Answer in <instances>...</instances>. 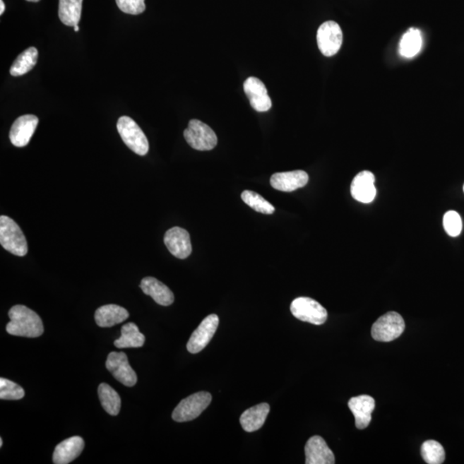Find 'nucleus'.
Here are the masks:
<instances>
[{"label": "nucleus", "mask_w": 464, "mask_h": 464, "mask_svg": "<svg viewBox=\"0 0 464 464\" xmlns=\"http://www.w3.org/2000/svg\"><path fill=\"white\" fill-rule=\"evenodd\" d=\"M38 123L39 119L33 114H25L18 117L10 130L11 144L17 148H25L32 138Z\"/></svg>", "instance_id": "f8f14e48"}, {"label": "nucleus", "mask_w": 464, "mask_h": 464, "mask_svg": "<svg viewBox=\"0 0 464 464\" xmlns=\"http://www.w3.org/2000/svg\"><path fill=\"white\" fill-rule=\"evenodd\" d=\"M422 46V37L420 31L411 28L403 35L400 42L399 52L403 57L412 58L419 54Z\"/></svg>", "instance_id": "393cba45"}, {"label": "nucleus", "mask_w": 464, "mask_h": 464, "mask_svg": "<svg viewBox=\"0 0 464 464\" xmlns=\"http://www.w3.org/2000/svg\"><path fill=\"white\" fill-rule=\"evenodd\" d=\"M0 244L6 251L18 256L28 253L25 234L16 222L7 216L0 217Z\"/></svg>", "instance_id": "f03ea898"}, {"label": "nucleus", "mask_w": 464, "mask_h": 464, "mask_svg": "<svg viewBox=\"0 0 464 464\" xmlns=\"http://www.w3.org/2000/svg\"><path fill=\"white\" fill-rule=\"evenodd\" d=\"M119 9L130 15H138L145 10V0H116Z\"/></svg>", "instance_id": "7c9ffc66"}, {"label": "nucleus", "mask_w": 464, "mask_h": 464, "mask_svg": "<svg viewBox=\"0 0 464 464\" xmlns=\"http://www.w3.org/2000/svg\"><path fill=\"white\" fill-rule=\"evenodd\" d=\"M220 319L215 314L209 315L202 321L193 333L187 344L188 351L191 354H198L208 346L219 327Z\"/></svg>", "instance_id": "9d476101"}, {"label": "nucleus", "mask_w": 464, "mask_h": 464, "mask_svg": "<svg viewBox=\"0 0 464 464\" xmlns=\"http://www.w3.org/2000/svg\"><path fill=\"white\" fill-rule=\"evenodd\" d=\"M422 456L428 464H441L445 461L446 452L441 444L435 440H427L422 446Z\"/></svg>", "instance_id": "cd10ccee"}, {"label": "nucleus", "mask_w": 464, "mask_h": 464, "mask_svg": "<svg viewBox=\"0 0 464 464\" xmlns=\"http://www.w3.org/2000/svg\"><path fill=\"white\" fill-rule=\"evenodd\" d=\"M141 288L145 295L152 297L155 302L162 307H169L174 302L172 290L153 277H145L142 280Z\"/></svg>", "instance_id": "6ab92c4d"}, {"label": "nucleus", "mask_w": 464, "mask_h": 464, "mask_svg": "<svg viewBox=\"0 0 464 464\" xmlns=\"http://www.w3.org/2000/svg\"><path fill=\"white\" fill-rule=\"evenodd\" d=\"M6 6L3 0H0V15H3L5 13Z\"/></svg>", "instance_id": "2f4dec72"}, {"label": "nucleus", "mask_w": 464, "mask_h": 464, "mask_svg": "<svg viewBox=\"0 0 464 464\" xmlns=\"http://www.w3.org/2000/svg\"><path fill=\"white\" fill-rule=\"evenodd\" d=\"M25 395V390L18 383L6 379H0V399L20 400Z\"/></svg>", "instance_id": "c85d7f7f"}, {"label": "nucleus", "mask_w": 464, "mask_h": 464, "mask_svg": "<svg viewBox=\"0 0 464 464\" xmlns=\"http://www.w3.org/2000/svg\"><path fill=\"white\" fill-rule=\"evenodd\" d=\"M244 90L252 108L257 112H267L271 109V98L268 96V90L263 82L259 78L249 77L246 79Z\"/></svg>", "instance_id": "9b49d317"}, {"label": "nucleus", "mask_w": 464, "mask_h": 464, "mask_svg": "<svg viewBox=\"0 0 464 464\" xmlns=\"http://www.w3.org/2000/svg\"><path fill=\"white\" fill-rule=\"evenodd\" d=\"M348 407L355 415V425L359 429H364L371 422V412L375 408V400L370 395H359L348 402Z\"/></svg>", "instance_id": "f3484780"}, {"label": "nucleus", "mask_w": 464, "mask_h": 464, "mask_svg": "<svg viewBox=\"0 0 464 464\" xmlns=\"http://www.w3.org/2000/svg\"><path fill=\"white\" fill-rule=\"evenodd\" d=\"M98 396L102 406L109 415L116 416L121 407L120 395L109 384L101 383L98 387Z\"/></svg>", "instance_id": "a878e982"}, {"label": "nucleus", "mask_w": 464, "mask_h": 464, "mask_svg": "<svg viewBox=\"0 0 464 464\" xmlns=\"http://www.w3.org/2000/svg\"><path fill=\"white\" fill-rule=\"evenodd\" d=\"M241 198L245 204L255 210L256 212L263 214H273L275 211V206L270 202L265 200L259 194L251 191V190H245L242 193Z\"/></svg>", "instance_id": "bb28decb"}, {"label": "nucleus", "mask_w": 464, "mask_h": 464, "mask_svg": "<svg viewBox=\"0 0 464 464\" xmlns=\"http://www.w3.org/2000/svg\"><path fill=\"white\" fill-rule=\"evenodd\" d=\"M165 244L169 251L179 259H186L192 253L191 240L185 229L173 227L166 232Z\"/></svg>", "instance_id": "ddd939ff"}, {"label": "nucleus", "mask_w": 464, "mask_h": 464, "mask_svg": "<svg viewBox=\"0 0 464 464\" xmlns=\"http://www.w3.org/2000/svg\"><path fill=\"white\" fill-rule=\"evenodd\" d=\"M184 138L194 150H211L218 144L215 132L206 123L199 120H191L184 131Z\"/></svg>", "instance_id": "423d86ee"}, {"label": "nucleus", "mask_w": 464, "mask_h": 464, "mask_svg": "<svg viewBox=\"0 0 464 464\" xmlns=\"http://www.w3.org/2000/svg\"><path fill=\"white\" fill-rule=\"evenodd\" d=\"M9 317L10 322L6 325L8 334L37 338L44 332L41 317L25 305H15L10 309Z\"/></svg>", "instance_id": "f257e3e1"}, {"label": "nucleus", "mask_w": 464, "mask_h": 464, "mask_svg": "<svg viewBox=\"0 0 464 464\" xmlns=\"http://www.w3.org/2000/svg\"><path fill=\"white\" fill-rule=\"evenodd\" d=\"M26 1L34 2V3H35V2H39L40 0H26Z\"/></svg>", "instance_id": "72a5a7b5"}, {"label": "nucleus", "mask_w": 464, "mask_h": 464, "mask_svg": "<svg viewBox=\"0 0 464 464\" xmlns=\"http://www.w3.org/2000/svg\"><path fill=\"white\" fill-rule=\"evenodd\" d=\"M145 342V335L138 331L136 324L129 323L123 325L120 338L114 340L117 348L141 347Z\"/></svg>", "instance_id": "5701e85b"}, {"label": "nucleus", "mask_w": 464, "mask_h": 464, "mask_svg": "<svg viewBox=\"0 0 464 464\" xmlns=\"http://www.w3.org/2000/svg\"><path fill=\"white\" fill-rule=\"evenodd\" d=\"M291 312L297 319L315 325H322L328 319L326 309L311 297H301L293 300Z\"/></svg>", "instance_id": "0eeeda50"}, {"label": "nucleus", "mask_w": 464, "mask_h": 464, "mask_svg": "<svg viewBox=\"0 0 464 464\" xmlns=\"http://www.w3.org/2000/svg\"><path fill=\"white\" fill-rule=\"evenodd\" d=\"M83 0H59V18L66 26L78 25L81 18Z\"/></svg>", "instance_id": "4be33fe9"}, {"label": "nucleus", "mask_w": 464, "mask_h": 464, "mask_svg": "<svg viewBox=\"0 0 464 464\" xmlns=\"http://www.w3.org/2000/svg\"><path fill=\"white\" fill-rule=\"evenodd\" d=\"M463 191H464V186H463Z\"/></svg>", "instance_id": "c9c22d12"}, {"label": "nucleus", "mask_w": 464, "mask_h": 464, "mask_svg": "<svg viewBox=\"0 0 464 464\" xmlns=\"http://www.w3.org/2000/svg\"><path fill=\"white\" fill-rule=\"evenodd\" d=\"M443 224L448 235L451 237H458L462 232V219L457 212H447L444 216Z\"/></svg>", "instance_id": "c756f323"}, {"label": "nucleus", "mask_w": 464, "mask_h": 464, "mask_svg": "<svg viewBox=\"0 0 464 464\" xmlns=\"http://www.w3.org/2000/svg\"><path fill=\"white\" fill-rule=\"evenodd\" d=\"M351 194L361 203L368 204L374 201L376 194L374 173L364 170L357 174L352 182Z\"/></svg>", "instance_id": "4468645a"}, {"label": "nucleus", "mask_w": 464, "mask_h": 464, "mask_svg": "<svg viewBox=\"0 0 464 464\" xmlns=\"http://www.w3.org/2000/svg\"><path fill=\"white\" fill-rule=\"evenodd\" d=\"M316 41L324 56H334L343 45V30L338 23L334 21L325 22L317 30Z\"/></svg>", "instance_id": "6e6552de"}, {"label": "nucleus", "mask_w": 464, "mask_h": 464, "mask_svg": "<svg viewBox=\"0 0 464 464\" xmlns=\"http://www.w3.org/2000/svg\"><path fill=\"white\" fill-rule=\"evenodd\" d=\"M405 331V322L398 312L386 313L376 321L371 328V335L375 340L390 343L398 339Z\"/></svg>", "instance_id": "39448f33"}, {"label": "nucleus", "mask_w": 464, "mask_h": 464, "mask_svg": "<svg viewBox=\"0 0 464 464\" xmlns=\"http://www.w3.org/2000/svg\"><path fill=\"white\" fill-rule=\"evenodd\" d=\"M85 441L79 436L66 439L55 447L53 462L55 464H67L81 456L84 450Z\"/></svg>", "instance_id": "a211bd4d"}, {"label": "nucleus", "mask_w": 464, "mask_h": 464, "mask_svg": "<svg viewBox=\"0 0 464 464\" xmlns=\"http://www.w3.org/2000/svg\"><path fill=\"white\" fill-rule=\"evenodd\" d=\"M270 406L268 403L258 404L249 410L244 411L240 417V424L244 430L247 432H253L261 429L264 425Z\"/></svg>", "instance_id": "412c9836"}, {"label": "nucleus", "mask_w": 464, "mask_h": 464, "mask_svg": "<svg viewBox=\"0 0 464 464\" xmlns=\"http://www.w3.org/2000/svg\"><path fill=\"white\" fill-rule=\"evenodd\" d=\"M117 130L123 142L134 153L145 156L149 152L148 138L132 118L121 117L117 122Z\"/></svg>", "instance_id": "7ed1b4c3"}, {"label": "nucleus", "mask_w": 464, "mask_h": 464, "mask_svg": "<svg viewBox=\"0 0 464 464\" xmlns=\"http://www.w3.org/2000/svg\"><path fill=\"white\" fill-rule=\"evenodd\" d=\"M37 59L38 50L35 47H29L16 59L10 69L11 75L19 77L29 73L37 65Z\"/></svg>", "instance_id": "b1692460"}, {"label": "nucleus", "mask_w": 464, "mask_h": 464, "mask_svg": "<svg viewBox=\"0 0 464 464\" xmlns=\"http://www.w3.org/2000/svg\"><path fill=\"white\" fill-rule=\"evenodd\" d=\"M129 317V311L117 304L103 305L95 313V320L101 328L113 327L114 325L125 322Z\"/></svg>", "instance_id": "aec40b11"}, {"label": "nucleus", "mask_w": 464, "mask_h": 464, "mask_svg": "<svg viewBox=\"0 0 464 464\" xmlns=\"http://www.w3.org/2000/svg\"><path fill=\"white\" fill-rule=\"evenodd\" d=\"M211 402L212 395L208 392L201 391L189 395L174 408L172 419L177 422H191L199 417Z\"/></svg>", "instance_id": "20e7f679"}, {"label": "nucleus", "mask_w": 464, "mask_h": 464, "mask_svg": "<svg viewBox=\"0 0 464 464\" xmlns=\"http://www.w3.org/2000/svg\"><path fill=\"white\" fill-rule=\"evenodd\" d=\"M106 368L123 386L133 387L137 383V375L130 367L125 352H110L106 361Z\"/></svg>", "instance_id": "1a4fd4ad"}, {"label": "nucleus", "mask_w": 464, "mask_h": 464, "mask_svg": "<svg viewBox=\"0 0 464 464\" xmlns=\"http://www.w3.org/2000/svg\"><path fill=\"white\" fill-rule=\"evenodd\" d=\"M73 28H74L75 32H78V31H79L78 25L74 26Z\"/></svg>", "instance_id": "473e14b6"}, {"label": "nucleus", "mask_w": 464, "mask_h": 464, "mask_svg": "<svg viewBox=\"0 0 464 464\" xmlns=\"http://www.w3.org/2000/svg\"><path fill=\"white\" fill-rule=\"evenodd\" d=\"M307 464H334L335 455L320 436L309 439L305 446Z\"/></svg>", "instance_id": "2eb2a0df"}, {"label": "nucleus", "mask_w": 464, "mask_h": 464, "mask_svg": "<svg viewBox=\"0 0 464 464\" xmlns=\"http://www.w3.org/2000/svg\"><path fill=\"white\" fill-rule=\"evenodd\" d=\"M309 176L304 170L273 174L270 184L275 189L282 192H292L308 184Z\"/></svg>", "instance_id": "dca6fc26"}, {"label": "nucleus", "mask_w": 464, "mask_h": 464, "mask_svg": "<svg viewBox=\"0 0 464 464\" xmlns=\"http://www.w3.org/2000/svg\"><path fill=\"white\" fill-rule=\"evenodd\" d=\"M3 446V439H0V447Z\"/></svg>", "instance_id": "f704fd0d"}]
</instances>
